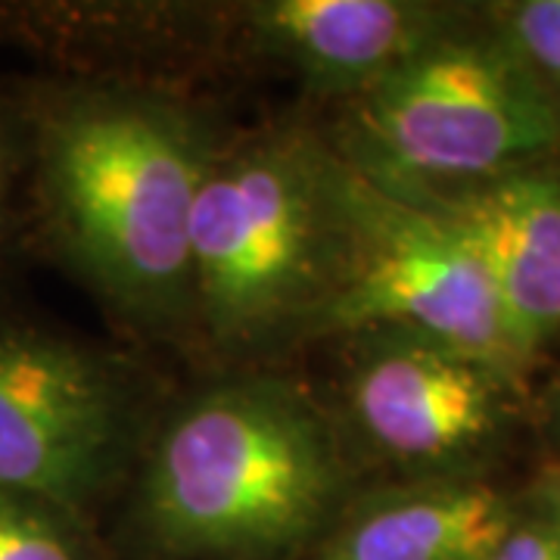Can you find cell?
Returning a JSON list of instances; mask_svg holds the SVG:
<instances>
[{
	"label": "cell",
	"mask_w": 560,
	"mask_h": 560,
	"mask_svg": "<svg viewBox=\"0 0 560 560\" xmlns=\"http://www.w3.org/2000/svg\"><path fill=\"white\" fill-rule=\"evenodd\" d=\"M162 103L84 97L44 125L40 175L66 249L121 305L165 315L190 296V221L206 172Z\"/></svg>",
	"instance_id": "obj_1"
},
{
	"label": "cell",
	"mask_w": 560,
	"mask_h": 560,
	"mask_svg": "<svg viewBox=\"0 0 560 560\" xmlns=\"http://www.w3.org/2000/svg\"><path fill=\"white\" fill-rule=\"evenodd\" d=\"M489 38L560 116V0L492 7Z\"/></svg>",
	"instance_id": "obj_11"
},
{
	"label": "cell",
	"mask_w": 560,
	"mask_h": 560,
	"mask_svg": "<svg viewBox=\"0 0 560 560\" xmlns=\"http://www.w3.org/2000/svg\"><path fill=\"white\" fill-rule=\"evenodd\" d=\"M560 143V116L489 38L440 35L355 97V168L401 197L526 168Z\"/></svg>",
	"instance_id": "obj_3"
},
{
	"label": "cell",
	"mask_w": 560,
	"mask_h": 560,
	"mask_svg": "<svg viewBox=\"0 0 560 560\" xmlns=\"http://www.w3.org/2000/svg\"><path fill=\"white\" fill-rule=\"evenodd\" d=\"M458 231L482 261L499 300L517 364L560 330V175L517 168L460 187L448 197H420Z\"/></svg>",
	"instance_id": "obj_8"
},
{
	"label": "cell",
	"mask_w": 560,
	"mask_h": 560,
	"mask_svg": "<svg viewBox=\"0 0 560 560\" xmlns=\"http://www.w3.org/2000/svg\"><path fill=\"white\" fill-rule=\"evenodd\" d=\"M249 22L308 88L355 97L445 35L436 7L405 0H271Z\"/></svg>",
	"instance_id": "obj_9"
},
{
	"label": "cell",
	"mask_w": 560,
	"mask_h": 560,
	"mask_svg": "<svg viewBox=\"0 0 560 560\" xmlns=\"http://www.w3.org/2000/svg\"><path fill=\"white\" fill-rule=\"evenodd\" d=\"M3 190H7V156H3V140H0V212H3Z\"/></svg>",
	"instance_id": "obj_14"
},
{
	"label": "cell",
	"mask_w": 560,
	"mask_h": 560,
	"mask_svg": "<svg viewBox=\"0 0 560 560\" xmlns=\"http://www.w3.org/2000/svg\"><path fill=\"white\" fill-rule=\"evenodd\" d=\"M555 415H558V420H560V377H558V383H555Z\"/></svg>",
	"instance_id": "obj_15"
},
{
	"label": "cell",
	"mask_w": 560,
	"mask_h": 560,
	"mask_svg": "<svg viewBox=\"0 0 560 560\" xmlns=\"http://www.w3.org/2000/svg\"><path fill=\"white\" fill-rule=\"evenodd\" d=\"M514 511L480 482H436L368 501L324 560H492Z\"/></svg>",
	"instance_id": "obj_10"
},
{
	"label": "cell",
	"mask_w": 560,
	"mask_h": 560,
	"mask_svg": "<svg viewBox=\"0 0 560 560\" xmlns=\"http://www.w3.org/2000/svg\"><path fill=\"white\" fill-rule=\"evenodd\" d=\"M541 499H545V504H541L545 514L560 523V474H551L548 480L541 482Z\"/></svg>",
	"instance_id": "obj_13"
},
{
	"label": "cell",
	"mask_w": 560,
	"mask_h": 560,
	"mask_svg": "<svg viewBox=\"0 0 560 560\" xmlns=\"http://www.w3.org/2000/svg\"><path fill=\"white\" fill-rule=\"evenodd\" d=\"M330 268L324 153L261 140L206 162L190 221V296L215 334L256 340L293 312H318Z\"/></svg>",
	"instance_id": "obj_4"
},
{
	"label": "cell",
	"mask_w": 560,
	"mask_h": 560,
	"mask_svg": "<svg viewBox=\"0 0 560 560\" xmlns=\"http://www.w3.org/2000/svg\"><path fill=\"white\" fill-rule=\"evenodd\" d=\"M340 489L327 423L296 389L243 381L187 405L143 480L153 533L178 551L259 555L300 541Z\"/></svg>",
	"instance_id": "obj_2"
},
{
	"label": "cell",
	"mask_w": 560,
	"mask_h": 560,
	"mask_svg": "<svg viewBox=\"0 0 560 560\" xmlns=\"http://www.w3.org/2000/svg\"><path fill=\"white\" fill-rule=\"evenodd\" d=\"M0 560H79L47 504L0 492Z\"/></svg>",
	"instance_id": "obj_12"
},
{
	"label": "cell",
	"mask_w": 560,
	"mask_h": 560,
	"mask_svg": "<svg viewBox=\"0 0 560 560\" xmlns=\"http://www.w3.org/2000/svg\"><path fill=\"white\" fill-rule=\"evenodd\" d=\"M125 399L79 346L0 330V492L75 508L113 477Z\"/></svg>",
	"instance_id": "obj_6"
},
{
	"label": "cell",
	"mask_w": 560,
	"mask_h": 560,
	"mask_svg": "<svg viewBox=\"0 0 560 560\" xmlns=\"http://www.w3.org/2000/svg\"><path fill=\"white\" fill-rule=\"evenodd\" d=\"M508 374L440 342L389 334L359 361L349 401L364 436L408 464H442L495 433Z\"/></svg>",
	"instance_id": "obj_7"
},
{
	"label": "cell",
	"mask_w": 560,
	"mask_h": 560,
	"mask_svg": "<svg viewBox=\"0 0 560 560\" xmlns=\"http://www.w3.org/2000/svg\"><path fill=\"white\" fill-rule=\"evenodd\" d=\"M334 268L318 305L334 330H389L440 342L514 374L499 300L477 253L427 202L327 156Z\"/></svg>",
	"instance_id": "obj_5"
}]
</instances>
